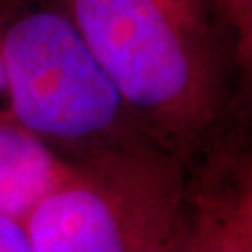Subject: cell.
Instances as JSON below:
<instances>
[{
	"label": "cell",
	"instance_id": "cell-1",
	"mask_svg": "<svg viewBox=\"0 0 252 252\" xmlns=\"http://www.w3.org/2000/svg\"><path fill=\"white\" fill-rule=\"evenodd\" d=\"M148 138L187 162L228 122L222 56L153 0H58Z\"/></svg>",
	"mask_w": 252,
	"mask_h": 252
},
{
	"label": "cell",
	"instance_id": "cell-2",
	"mask_svg": "<svg viewBox=\"0 0 252 252\" xmlns=\"http://www.w3.org/2000/svg\"><path fill=\"white\" fill-rule=\"evenodd\" d=\"M0 11V62L17 124L67 162L153 144L58 0Z\"/></svg>",
	"mask_w": 252,
	"mask_h": 252
},
{
	"label": "cell",
	"instance_id": "cell-3",
	"mask_svg": "<svg viewBox=\"0 0 252 252\" xmlns=\"http://www.w3.org/2000/svg\"><path fill=\"white\" fill-rule=\"evenodd\" d=\"M185 162L153 144L71 162L25 222L32 252H155L185 220Z\"/></svg>",
	"mask_w": 252,
	"mask_h": 252
},
{
	"label": "cell",
	"instance_id": "cell-4",
	"mask_svg": "<svg viewBox=\"0 0 252 252\" xmlns=\"http://www.w3.org/2000/svg\"><path fill=\"white\" fill-rule=\"evenodd\" d=\"M189 252H252V162L226 122L187 164Z\"/></svg>",
	"mask_w": 252,
	"mask_h": 252
},
{
	"label": "cell",
	"instance_id": "cell-5",
	"mask_svg": "<svg viewBox=\"0 0 252 252\" xmlns=\"http://www.w3.org/2000/svg\"><path fill=\"white\" fill-rule=\"evenodd\" d=\"M71 162L0 112V213L25 224L43 200L62 185Z\"/></svg>",
	"mask_w": 252,
	"mask_h": 252
},
{
	"label": "cell",
	"instance_id": "cell-6",
	"mask_svg": "<svg viewBox=\"0 0 252 252\" xmlns=\"http://www.w3.org/2000/svg\"><path fill=\"white\" fill-rule=\"evenodd\" d=\"M153 2L194 36L207 41H217L209 23V0H153Z\"/></svg>",
	"mask_w": 252,
	"mask_h": 252
},
{
	"label": "cell",
	"instance_id": "cell-7",
	"mask_svg": "<svg viewBox=\"0 0 252 252\" xmlns=\"http://www.w3.org/2000/svg\"><path fill=\"white\" fill-rule=\"evenodd\" d=\"M0 252H32L25 224L0 213Z\"/></svg>",
	"mask_w": 252,
	"mask_h": 252
},
{
	"label": "cell",
	"instance_id": "cell-8",
	"mask_svg": "<svg viewBox=\"0 0 252 252\" xmlns=\"http://www.w3.org/2000/svg\"><path fill=\"white\" fill-rule=\"evenodd\" d=\"M155 252H189V247H187V202H185V220H183L181 228L168 243Z\"/></svg>",
	"mask_w": 252,
	"mask_h": 252
},
{
	"label": "cell",
	"instance_id": "cell-9",
	"mask_svg": "<svg viewBox=\"0 0 252 252\" xmlns=\"http://www.w3.org/2000/svg\"><path fill=\"white\" fill-rule=\"evenodd\" d=\"M0 95H6V75H4L2 62H0Z\"/></svg>",
	"mask_w": 252,
	"mask_h": 252
}]
</instances>
